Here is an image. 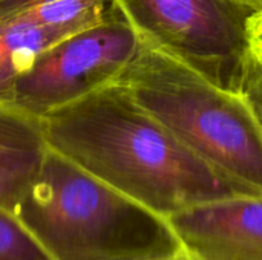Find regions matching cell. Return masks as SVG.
Here are the masks:
<instances>
[{
  "mask_svg": "<svg viewBox=\"0 0 262 260\" xmlns=\"http://www.w3.org/2000/svg\"><path fill=\"white\" fill-rule=\"evenodd\" d=\"M48 147L150 211L261 195L193 155L118 83L41 118Z\"/></svg>",
  "mask_w": 262,
  "mask_h": 260,
  "instance_id": "cell-1",
  "label": "cell"
},
{
  "mask_svg": "<svg viewBox=\"0 0 262 260\" xmlns=\"http://www.w3.org/2000/svg\"><path fill=\"white\" fill-rule=\"evenodd\" d=\"M15 216L54 260H146L183 248L167 218L51 149Z\"/></svg>",
  "mask_w": 262,
  "mask_h": 260,
  "instance_id": "cell-2",
  "label": "cell"
},
{
  "mask_svg": "<svg viewBox=\"0 0 262 260\" xmlns=\"http://www.w3.org/2000/svg\"><path fill=\"white\" fill-rule=\"evenodd\" d=\"M117 83L193 155L262 195V130L241 93L146 43Z\"/></svg>",
  "mask_w": 262,
  "mask_h": 260,
  "instance_id": "cell-3",
  "label": "cell"
},
{
  "mask_svg": "<svg viewBox=\"0 0 262 260\" xmlns=\"http://www.w3.org/2000/svg\"><path fill=\"white\" fill-rule=\"evenodd\" d=\"M140 38L239 93L250 49L252 0H115Z\"/></svg>",
  "mask_w": 262,
  "mask_h": 260,
  "instance_id": "cell-4",
  "label": "cell"
},
{
  "mask_svg": "<svg viewBox=\"0 0 262 260\" xmlns=\"http://www.w3.org/2000/svg\"><path fill=\"white\" fill-rule=\"evenodd\" d=\"M143 46L124 15L71 32L35 58L15 83L11 103L43 118L117 83Z\"/></svg>",
  "mask_w": 262,
  "mask_h": 260,
  "instance_id": "cell-5",
  "label": "cell"
},
{
  "mask_svg": "<svg viewBox=\"0 0 262 260\" xmlns=\"http://www.w3.org/2000/svg\"><path fill=\"white\" fill-rule=\"evenodd\" d=\"M200 260H262V195L203 202L167 218Z\"/></svg>",
  "mask_w": 262,
  "mask_h": 260,
  "instance_id": "cell-6",
  "label": "cell"
},
{
  "mask_svg": "<svg viewBox=\"0 0 262 260\" xmlns=\"http://www.w3.org/2000/svg\"><path fill=\"white\" fill-rule=\"evenodd\" d=\"M48 150L41 118L0 101V208L15 215Z\"/></svg>",
  "mask_w": 262,
  "mask_h": 260,
  "instance_id": "cell-7",
  "label": "cell"
},
{
  "mask_svg": "<svg viewBox=\"0 0 262 260\" xmlns=\"http://www.w3.org/2000/svg\"><path fill=\"white\" fill-rule=\"evenodd\" d=\"M68 34L26 17L0 20V101L11 103L18 78L45 49Z\"/></svg>",
  "mask_w": 262,
  "mask_h": 260,
  "instance_id": "cell-8",
  "label": "cell"
},
{
  "mask_svg": "<svg viewBox=\"0 0 262 260\" xmlns=\"http://www.w3.org/2000/svg\"><path fill=\"white\" fill-rule=\"evenodd\" d=\"M123 15L115 0H0V20L31 18L75 32Z\"/></svg>",
  "mask_w": 262,
  "mask_h": 260,
  "instance_id": "cell-9",
  "label": "cell"
},
{
  "mask_svg": "<svg viewBox=\"0 0 262 260\" xmlns=\"http://www.w3.org/2000/svg\"><path fill=\"white\" fill-rule=\"evenodd\" d=\"M0 260H54L15 215L0 208Z\"/></svg>",
  "mask_w": 262,
  "mask_h": 260,
  "instance_id": "cell-10",
  "label": "cell"
},
{
  "mask_svg": "<svg viewBox=\"0 0 262 260\" xmlns=\"http://www.w3.org/2000/svg\"><path fill=\"white\" fill-rule=\"evenodd\" d=\"M239 93L249 104L262 130V61L253 55L249 61Z\"/></svg>",
  "mask_w": 262,
  "mask_h": 260,
  "instance_id": "cell-11",
  "label": "cell"
},
{
  "mask_svg": "<svg viewBox=\"0 0 262 260\" xmlns=\"http://www.w3.org/2000/svg\"><path fill=\"white\" fill-rule=\"evenodd\" d=\"M250 49L252 55L262 61V9H259L250 21Z\"/></svg>",
  "mask_w": 262,
  "mask_h": 260,
  "instance_id": "cell-12",
  "label": "cell"
},
{
  "mask_svg": "<svg viewBox=\"0 0 262 260\" xmlns=\"http://www.w3.org/2000/svg\"><path fill=\"white\" fill-rule=\"evenodd\" d=\"M146 260H200L195 257L189 250H186L184 247L180 248L177 253L170 254V256H164V257H155V259H146Z\"/></svg>",
  "mask_w": 262,
  "mask_h": 260,
  "instance_id": "cell-13",
  "label": "cell"
},
{
  "mask_svg": "<svg viewBox=\"0 0 262 260\" xmlns=\"http://www.w3.org/2000/svg\"><path fill=\"white\" fill-rule=\"evenodd\" d=\"M252 2H253V3H255L258 8H259V9H262V0H252Z\"/></svg>",
  "mask_w": 262,
  "mask_h": 260,
  "instance_id": "cell-14",
  "label": "cell"
}]
</instances>
